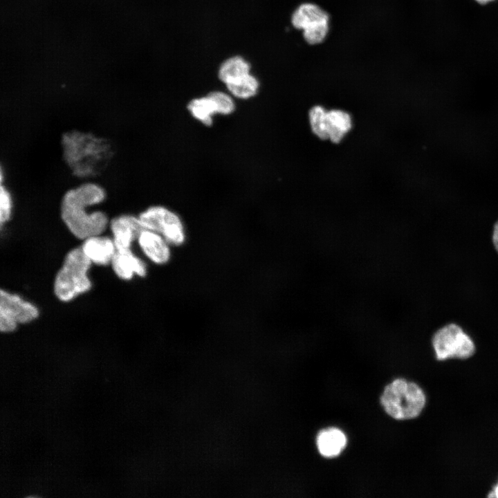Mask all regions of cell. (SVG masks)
I'll return each mask as SVG.
<instances>
[{"label":"cell","instance_id":"obj_1","mask_svg":"<svg viewBox=\"0 0 498 498\" xmlns=\"http://www.w3.org/2000/svg\"><path fill=\"white\" fill-rule=\"evenodd\" d=\"M107 195L102 185L89 180L63 194L59 208L61 219L76 238L84 240L102 234L109 227L110 219L105 212L90 209L104 203Z\"/></svg>","mask_w":498,"mask_h":498},{"label":"cell","instance_id":"obj_2","mask_svg":"<svg viewBox=\"0 0 498 498\" xmlns=\"http://www.w3.org/2000/svg\"><path fill=\"white\" fill-rule=\"evenodd\" d=\"M62 147L66 164L80 178L98 174L111 154V145L105 139L77 130L62 136Z\"/></svg>","mask_w":498,"mask_h":498},{"label":"cell","instance_id":"obj_3","mask_svg":"<svg viewBox=\"0 0 498 498\" xmlns=\"http://www.w3.org/2000/svg\"><path fill=\"white\" fill-rule=\"evenodd\" d=\"M91 264L80 246L67 252L53 283L54 293L59 300L68 302L90 290L92 282L88 273Z\"/></svg>","mask_w":498,"mask_h":498},{"label":"cell","instance_id":"obj_4","mask_svg":"<svg viewBox=\"0 0 498 498\" xmlns=\"http://www.w3.org/2000/svg\"><path fill=\"white\" fill-rule=\"evenodd\" d=\"M386 412L396 419H410L419 415L425 396L416 384L399 378L389 384L381 396Z\"/></svg>","mask_w":498,"mask_h":498},{"label":"cell","instance_id":"obj_5","mask_svg":"<svg viewBox=\"0 0 498 498\" xmlns=\"http://www.w3.org/2000/svg\"><path fill=\"white\" fill-rule=\"evenodd\" d=\"M143 228L161 234L174 248L182 247L187 241L186 228L181 216L163 205L147 207L138 214Z\"/></svg>","mask_w":498,"mask_h":498},{"label":"cell","instance_id":"obj_6","mask_svg":"<svg viewBox=\"0 0 498 498\" xmlns=\"http://www.w3.org/2000/svg\"><path fill=\"white\" fill-rule=\"evenodd\" d=\"M308 121L313 133L321 140L340 142L353 127L349 112L338 109H326L320 105L313 107L308 112Z\"/></svg>","mask_w":498,"mask_h":498},{"label":"cell","instance_id":"obj_7","mask_svg":"<svg viewBox=\"0 0 498 498\" xmlns=\"http://www.w3.org/2000/svg\"><path fill=\"white\" fill-rule=\"evenodd\" d=\"M432 342L439 360L451 358L465 359L475 352V345L470 337L455 323L439 328L434 333Z\"/></svg>","mask_w":498,"mask_h":498},{"label":"cell","instance_id":"obj_8","mask_svg":"<svg viewBox=\"0 0 498 498\" xmlns=\"http://www.w3.org/2000/svg\"><path fill=\"white\" fill-rule=\"evenodd\" d=\"M39 315L38 308L18 294L1 289L0 291V330L2 333L12 332L19 324L36 320Z\"/></svg>","mask_w":498,"mask_h":498},{"label":"cell","instance_id":"obj_9","mask_svg":"<svg viewBox=\"0 0 498 498\" xmlns=\"http://www.w3.org/2000/svg\"><path fill=\"white\" fill-rule=\"evenodd\" d=\"M136 242L142 255L151 264L162 266L171 261L174 248L159 233L142 228Z\"/></svg>","mask_w":498,"mask_h":498},{"label":"cell","instance_id":"obj_10","mask_svg":"<svg viewBox=\"0 0 498 498\" xmlns=\"http://www.w3.org/2000/svg\"><path fill=\"white\" fill-rule=\"evenodd\" d=\"M109 228L116 249H131L143 228L138 215L122 214L110 219Z\"/></svg>","mask_w":498,"mask_h":498},{"label":"cell","instance_id":"obj_11","mask_svg":"<svg viewBox=\"0 0 498 498\" xmlns=\"http://www.w3.org/2000/svg\"><path fill=\"white\" fill-rule=\"evenodd\" d=\"M110 265L117 277L125 281L135 276L145 277L148 272L147 263L131 249L117 250Z\"/></svg>","mask_w":498,"mask_h":498},{"label":"cell","instance_id":"obj_12","mask_svg":"<svg viewBox=\"0 0 498 498\" xmlns=\"http://www.w3.org/2000/svg\"><path fill=\"white\" fill-rule=\"evenodd\" d=\"M80 248L92 264L108 266L117 250L112 237L97 234L82 240Z\"/></svg>","mask_w":498,"mask_h":498},{"label":"cell","instance_id":"obj_13","mask_svg":"<svg viewBox=\"0 0 498 498\" xmlns=\"http://www.w3.org/2000/svg\"><path fill=\"white\" fill-rule=\"evenodd\" d=\"M329 21V16L319 6L304 3L299 6L291 17L292 25L297 29L306 30Z\"/></svg>","mask_w":498,"mask_h":498},{"label":"cell","instance_id":"obj_14","mask_svg":"<svg viewBox=\"0 0 498 498\" xmlns=\"http://www.w3.org/2000/svg\"><path fill=\"white\" fill-rule=\"evenodd\" d=\"M347 443L344 434L338 428L322 430L317 436V446L322 455L333 457L338 455Z\"/></svg>","mask_w":498,"mask_h":498},{"label":"cell","instance_id":"obj_15","mask_svg":"<svg viewBox=\"0 0 498 498\" xmlns=\"http://www.w3.org/2000/svg\"><path fill=\"white\" fill-rule=\"evenodd\" d=\"M250 65L240 56L225 60L218 71V77L225 85L231 84L250 73Z\"/></svg>","mask_w":498,"mask_h":498},{"label":"cell","instance_id":"obj_16","mask_svg":"<svg viewBox=\"0 0 498 498\" xmlns=\"http://www.w3.org/2000/svg\"><path fill=\"white\" fill-rule=\"evenodd\" d=\"M187 109L196 120L206 127L212 125L214 118L217 115L214 103L208 94L191 100Z\"/></svg>","mask_w":498,"mask_h":498},{"label":"cell","instance_id":"obj_17","mask_svg":"<svg viewBox=\"0 0 498 498\" xmlns=\"http://www.w3.org/2000/svg\"><path fill=\"white\" fill-rule=\"evenodd\" d=\"M228 91L239 100H249L255 97L259 89V82L250 73L239 80L225 85Z\"/></svg>","mask_w":498,"mask_h":498},{"label":"cell","instance_id":"obj_18","mask_svg":"<svg viewBox=\"0 0 498 498\" xmlns=\"http://www.w3.org/2000/svg\"><path fill=\"white\" fill-rule=\"evenodd\" d=\"M208 95L214 103L217 115L230 116L236 110L235 98L229 92L214 91Z\"/></svg>","mask_w":498,"mask_h":498},{"label":"cell","instance_id":"obj_19","mask_svg":"<svg viewBox=\"0 0 498 498\" xmlns=\"http://www.w3.org/2000/svg\"><path fill=\"white\" fill-rule=\"evenodd\" d=\"M13 208V200L11 192L8 187L1 183L0 186V223L2 226L11 219Z\"/></svg>","mask_w":498,"mask_h":498},{"label":"cell","instance_id":"obj_20","mask_svg":"<svg viewBox=\"0 0 498 498\" xmlns=\"http://www.w3.org/2000/svg\"><path fill=\"white\" fill-rule=\"evenodd\" d=\"M328 31L329 22H326L303 30V36L309 44H317L324 40Z\"/></svg>","mask_w":498,"mask_h":498},{"label":"cell","instance_id":"obj_21","mask_svg":"<svg viewBox=\"0 0 498 498\" xmlns=\"http://www.w3.org/2000/svg\"><path fill=\"white\" fill-rule=\"evenodd\" d=\"M492 240L494 248L498 253V221L493 227Z\"/></svg>","mask_w":498,"mask_h":498},{"label":"cell","instance_id":"obj_22","mask_svg":"<svg viewBox=\"0 0 498 498\" xmlns=\"http://www.w3.org/2000/svg\"><path fill=\"white\" fill-rule=\"evenodd\" d=\"M474 1L479 4L486 5V4L492 3V2L495 1L496 0H474Z\"/></svg>","mask_w":498,"mask_h":498},{"label":"cell","instance_id":"obj_23","mask_svg":"<svg viewBox=\"0 0 498 498\" xmlns=\"http://www.w3.org/2000/svg\"><path fill=\"white\" fill-rule=\"evenodd\" d=\"M488 497H498V485L495 487V490L492 493L489 495Z\"/></svg>","mask_w":498,"mask_h":498}]
</instances>
